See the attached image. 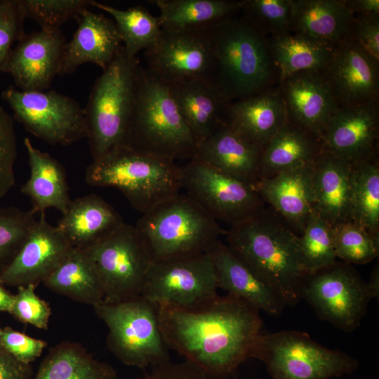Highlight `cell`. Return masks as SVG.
I'll return each instance as SVG.
<instances>
[{"instance_id":"1","label":"cell","mask_w":379,"mask_h":379,"mask_svg":"<svg viewBox=\"0 0 379 379\" xmlns=\"http://www.w3.org/2000/svg\"><path fill=\"white\" fill-rule=\"evenodd\" d=\"M168 349L212 379L233 373L247 359L261 333L259 310L230 294L188 307L157 306Z\"/></svg>"},{"instance_id":"2","label":"cell","mask_w":379,"mask_h":379,"mask_svg":"<svg viewBox=\"0 0 379 379\" xmlns=\"http://www.w3.org/2000/svg\"><path fill=\"white\" fill-rule=\"evenodd\" d=\"M288 225L262 208L230 226L226 244L284 306L291 307L301 298V287L308 274L299 235Z\"/></svg>"},{"instance_id":"3","label":"cell","mask_w":379,"mask_h":379,"mask_svg":"<svg viewBox=\"0 0 379 379\" xmlns=\"http://www.w3.org/2000/svg\"><path fill=\"white\" fill-rule=\"evenodd\" d=\"M212 83L228 102L262 93L278 77L268 38L242 16L210 27Z\"/></svg>"},{"instance_id":"4","label":"cell","mask_w":379,"mask_h":379,"mask_svg":"<svg viewBox=\"0 0 379 379\" xmlns=\"http://www.w3.org/2000/svg\"><path fill=\"white\" fill-rule=\"evenodd\" d=\"M124 145L174 161L190 160L197 152V141L170 86L141 65Z\"/></svg>"},{"instance_id":"5","label":"cell","mask_w":379,"mask_h":379,"mask_svg":"<svg viewBox=\"0 0 379 379\" xmlns=\"http://www.w3.org/2000/svg\"><path fill=\"white\" fill-rule=\"evenodd\" d=\"M85 177L91 186L117 188L142 214L181 190L175 161L125 145L93 159Z\"/></svg>"},{"instance_id":"6","label":"cell","mask_w":379,"mask_h":379,"mask_svg":"<svg viewBox=\"0 0 379 379\" xmlns=\"http://www.w3.org/2000/svg\"><path fill=\"white\" fill-rule=\"evenodd\" d=\"M135 226L153 261L208 253L222 233L215 218L180 193L143 213Z\"/></svg>"},{"instance_id":"7","label":"cell","mask_w":379,"mask_h":379,"mask_svg":"<svg viewBox=\"0 0 379 379\" xmlns=\"http://www.w3.org/2000/svg\"><path fill=\"white\" fill-rule=\"evenodd\" d=\"M140 61L121 45L95 80L84 108L93 159L124 145L135 92Z\"/></svg>"},{"instance_id":"8","label":"cell","mask_w":379,"mask_h":379,"mask_svg":"<svg viewBox=\"0 0 379 379\" xmlns=\"http://www.w3.org/2000/svg\"><path fill=\"white\" fill-rule=\"evenodd\" d=\"M93 307L108 328L109 350L122 364L145 368L170 361L155 304L140 295Z\"/></svg>"},{"instance_id":"9","label":"cell","mask_w":379,"mask_h":379,"mask_svg":"<svg viewBox=\"0 0 379 379\" xmlns=\"http://www.w3.org/2000/svg\"><path fill=\"white\" fill-rule=\"evenodd\" d=\"M250 358L263 362L272 379H331L350 375L359 366L348 354L297 331L261 333Z\"/></svg>"},{"instance_id":"10","label":"cell","mask_w":379,"mask_h":379,"mask_svg":"<svg viewBox=\"0 0 379 379\" xmlns=\"http://www.w3.org/2000/svg\"><path fill=\"white\" fill-rule=\"evenodd\" d=\"M85 250L101 281L103 301L117 302L142 295L153 260L135 226L125 222Z\"/></svg>"},{"instance_id":"11","label":"cell","mask_w":379,"mask_h":379,"mask_svg":"<svg viewBox=\"0 0 379 379\" xmlns=\"http://www.w3.org/2000/svg\"><path fill=\"white\" fill-rule=\"evenodd\" d=\"M1 96L14 119L50 145L66 146L88 137L84 108L69 96L53 90L22 91L12 86Z\"/></svg>"},{"instance_id":"12","label":"cell","mask_w":379,"mask_h":379,"mask_svg":"<svg viewBox=\"0 0 379 379\" xmlns=\"http://www.w3.org/2000/svg\"><path fill=\"white\" fill-rule=\"evenodd\" d=\"M300 295L321 319L347 332L360 326L371 300L366 282L344 262L307 275Z\"/></svg>"},{"instance_id":"13","label":"cell","mask_w":379,"mask_h":379,"mask_svg":"<svg viewBox=\"0 0 379 379\" xmlns=\"http://www.w3.org/2000/svg\"><path fill=\"white\" fill-rule=\"evenodd\" d=\"M180 168L181 189L217 221L232 226L264 208L253 186L196 158Z\"/></svg>"},{"instance_id":"14","label":"cell","mask_w":379,"mask_h":379,"mask_svg":"<svg viewBox=\"0 0 379 379\" xmlns=\"http://www.w3.org/2000/svg\"><path fill=\"white\" fill-rule=\"evenodd\" d=\"M215 270L208 253L152 262L142 296L157 306L188 307L218 293Z\"/></svg>"},{"instance_id":"15","label":"cell","mask_w":379,"mask_h":379,"mask_svg":"<svg viewBox=\"0 0 379 379\" xmlns=\"http://www.w3.org/2000/svg\"><path fill=\"white\" fill-rule=\"evenodd\" d=\"M147 69L168 85L191 79L212 81L213 55L210 27L166 29L145 51Z\"/></svg>"},{"instance_id":"16","label":"cell","mask_w":379,"mask_h":379,"mask_svg":"<svg viewBox=\"0 0 379 379\" xmlns=\"http://www.w3.org/2000/svg\"><path fill=\"white\" fill-rule=\"evenodd\" d=\"M320 73L338 107L378 101L379 62L348 36L334 45Z\"/></svg>"},{"instance_id":"17","label":"cell","mask_w":379,"mask_h":379,"mask_svg":"<svg viewBox=\"0 0 379 379\" xmlns=\"http://www.w3.org/2000/svg\"><path fill=\"white\" fill-rule=\"evenodd\" d=\"M73 248L58 228L39 213L24 244L13 259L0 270V282L19 287L38 286Z\"/></svg>"},{"instance_id":"18","label":"cell","mask_w":379,"mask_h":379,"mask_svg":"<svg viewBox=\"0 0 379 379\" xmlns=\"http://www.w3.org/2000/svg\"><path fill=\"white\" fill-rule=\"evenodd\" d=\"M378 101L338 107L321 136L323 152L350 164L376 157Z\"/></svg>"},{"instance_id":"19","label":"cell","mask_w":379,"mask_h":379,"mask_svg":"<svg viewBox=\"0 0 379 379\" xmlns=\"http://www.w3.org/2000/svg\"><path fill=\"white\" fill-rule=\"evenodd\" d=\"M60 29L25 34L11 50L1 72L11 74L22 91H44L58 74L65 45Z\"/></svg>"},{"instance_id":"20","label":"cell","mask_w":379,"mask_h":379,"mask_svg":"<svg viewBox=\"0 0 379 379\" xmlns=\"http://www.w3.org/2000/svg\"><path fill=\"white\" fill-rule=\"evenodd\" d=\"M279 91L289 122L321 138L338 109L319 72H302L279 81Z\"/></svg>"},{"instance_id":"21","label":"cell","mask_w":379,"mask_h":379,"mask_svg":"<svg viewBox=\"0 0 379 379\" xmlns=\"http://www.w3.org/2000/svg\"><path fill=\"white\" fill-rule=\"evenodd\" d=\"M313 163L260 178L253 185L263 202L300 234L315 211Z\"/></svg>"},{"instance_id":"22","label":"cell","mask_w":379,"mask_h":379,"mask_svg":"<svg viewBox=\"0 0 379 379\" xmlns=\"http://www.w3.org/2000/svg\"><path fill=\"white\" fill-rule=\"evenodd\" d=\"M77 20L78 27L63 48L59 75L72 74L86 62L93 63L103 70L121 45L120 34L112 19L88 8Z\"/></svg>"},{"instance_id":"23","label":"cell","mask_w":379,"mask_h":379,"mask_svg":"<svg viewBox=\"0 0 379 379\" xmlns=\"http://www.w3.org/2000/svg\"><path fill=\"white\" fill-rule=\"evenodd\" d=\"M262 150L223 123L197 145L194 158L253 186L260 178Z\"/></svg>"},{"instance_id":"24","label":"cell","mask_w":379,"mask_h":379,"mask_svg":"<svg viewBox=\"0 0 379 379\" xmlns=\"http://www.w3.org/2000/svg\"><path fill=\"white\" fill-rule=\"evenodd\" d=\"M286 121L278 87L229 103L223 123L263 149Z\"/></svg>"},{"instance_id":"25","label":"cell","mask_w":379,"mask_h":379,"mask_svg":"<svg viewBox=\"0 0 379 379\" xmlns=\"http://www.w3.org/2000/svg\"><path fill=\"white\" fill-rule=\"evenodd\" d=\"M57 227L74 248L86 249L125 222L101 197L90 194L71 200Z\"/></svg>"},{"instance_id":"26","label":"cell","mask_w":379,"mask_h":379,"mask_svg":"<svg viewBox=\"0 0 379 379\" xmlns=\"http://www.w3.org/2000/svg\"><path fill=\"white\" fill-rule=\"evenodd\" d=\"M208 253L215 270L218 288L246 300L269 315L281 313L285 306L280 299L235 256L226 244L219 240Z\"/></svg>"},{"instance_id":"27","label":"cell","mask_w":379,"mask_h":379,"mask_svg":"<svg viewBox=\"0 0 379 379\" xmlns=\"http://www.w3.org/2000/svg\"><path fill=\"white\" fill-rule=\"evenodd\" d=\"M169 86L197 145L223 124L229 103L212 81L191 79Z\"/></svg>"},{"instance_id":"28","label":"cell","mask_w":379,"mask_h":379,"mask_svg":"<svg viewBox=\"0 0 379 379\" xmlns=\"http://www.w3.org/2000/svg\"><path fill=\"white\" fill-rule=\"evenodd\" d=\"M351 164L321 152L313 163L315 211L333 227L351 220Z\"/></svg>"},{"instance_id":"29","label":"cell","mask_w":379,"mask_h":379,"mask_svg":"<svg viewBox=\"0 0 379 379\" xmlns=\"http://www.w3.org/2000/svg\"><path fill=\"white\" fill-rule=\"evenodd\" d=\"M24 145L30 175L21 192L30 199L35 213H44L50 208L62 213L71 201L64 168L49 154L36 148L28 138L24 139Z\"/></svg>"},{"instance_id":"30","label":"cell","mask_w":379,"mask_h":379,"mask_svg":"<svg viewBox=\"0 0 379 379\" xmlns=\"http://www.w3.org/2000/svg\"><path fill=\"white\" fill-rule=\"evenodd\" d=\"M353 17L344 1L292 0L289 30L334 46L349 34Z\"/></svg>"},{"instance_id":"31","label":"cell","mask_w":379,"mask_h":379,"mask_svg":"<svg viewBox=\"0 0 379 379\" xmlns=\"http://www.w3.org/2000/svg\"><path fill=\"white\" fill-rule=\"evenodd\" d=\"M321 152L319 138L287 119L263 148L260 178L312 164Z\"/></svg>"},{"instance_id":"32","label":"cell","mask_w":379,"mask_h":379,"mask_svg":"<svg viewBox=\"0 0 379 379\" xmlns=\"http://www.w3.org/2000/svg\"><path fill=\"white\" fill-rule=\"evenodd\" d=\"M51 291L92 307L104 300V290L85 249L74 248L43 281Z\"/></svg>"},{"instance_id":"33","label":"cell","mask_w":379,"mask_h":379,"mask_svg":"<svg viewBox=\"0 0 379 379\" xmlns=\"http://www.w3.org/2000/svg\"><path fill=\"white\" fill-rule=\"evenodd\" d=\"M268 42L279 81L298 72H321L334 46L291 31L272 34Z\"/></svg>"},{"instance_id":"34","label":"cell","mask_w":379,"mask_h":379,"mask_svg":"<svg viewBox=\"0 0 379 379\" xmlns=\"http://www.w3.org/2000/svg\"><path fill=\"white\" fill-rule=\"evenodd\" d=\"M32 379H119L117 371L81 345L65 341L51 347Z\"/></svg>"},{"instance_id":"35","label":"cell","mask_w":379,"mask_h":379,"mask_svg":"<svg viewBox=\"0 0 379 379\" xmlns=\"http://www.w3.org/2000/svg\"><path fill=\"white\" fill-rule=\"evenodd\" d=\"M161 28L204 29L240 12L241 1L153 0Z\"/></svg>"},{"instance_id":"36","label":"cell","mask_w":379,"mask_h":379,"mask_svg":"<svg viewBox=\"0 0 379 379\" xmlns=\"http://www.w3.org/2000/svg\"><path fill=\"white\" fill-rule=\"evenodd\" d=\"M350 218L379 239V164L376 157L351 164Z\"/></svg>"},{"instance_id":"37","label":"cell","mask_w":379,"mask_h":379,"mask_svg":"<svg viewBox=\"0 0 379 379\" xmlns=\"http://www.w3.org/2000/svg\"><path fill=\"white\" fill-rule=\"evenodd\" d=\"M91 6L112 17L125 51L131 57H136L139 51L152 47L161 32L158 16L153 15L141 6L122 10L91 0Z\"/></svg>"},{"instance_id":"38","label":"cell","mask_w":379,"mask_h":379,"mask_svg":"<svg viewBox=\"0 0 379 379\" xmlns=\"http://www.w3.org/2000/svg\"><path fill=\"white\" fill-rule=\"evenodd\" d=\"M333 232V226L314 211L299 234L302 263L308 275L337 262Z\"/></svg>"},{"instance_id":"39","label":"cell","mask_w":379,"mask_h":379,"mask_svg":"<svg viewBox=\"0 0 379 379\" xmlns=\"http://www.w3.org/2000/svg\"><path fill=\"white\" fill-rule=\"evenodd\" d=\"M333 227V244L337 258L348 264L363 265L378 255L379 239L372 237L352 220Z\"/></svg>"},{"instance_id":"40","label":"cell","mask_w":379,"mask_h":379,"mask_svg":"<svg viewBox=\"0 0 379 379\" xmlns=\"http://www.w3.org/2000/svg\"><path fill=\"white\" fill-rule=\"evenodd\" d=\"M31 209L0 207V270L15 256L36 219Z\"/></svg>"},{"instance_id":"41","label":"cell","mask_w":379,"mask_h":379,"mask_svg":"<svg viewBox=\"0 0 379 379\" xmlns=\"http://www.w3.org/2000/svg\"><path fill=\"white\" fill-rule=\"evenodd\" d=\"M292 0H244L241 16L262 33L290 31Z\"/></svg>"},{"instance_id":"42","label":"cell","mask_w":379,"mask_h":379,"mask_svg":"<svg viewBox=\"0 0 379 379\" xmlns=\"http://www.w3.org/2000/svg\"><path fill=\"white\" fill-rule=\"evenodd\" d=\"M26 18L37 22L41 29H60L70 18L77 19L91 6V0H20Z\"/></svg>"},{"instance_id":"43","label":"cell","mask_w":379,"mask_h":379,"mask_svg":"<svg viewBox=\"0 0 379 379\" xmlns=\"http://www.w3.org/2000/svg\"><path fill=\"white\" fill-rule=\"evenodd\" d=\"M36 287L32 284L18 287L9 314L20 322L46 330L51 308L36 293Z\"/></svg>"},{"instance_id":"44","label":"cell","mask_w":379,"mask_h":379,"mask_svg":"<svg viewBox=\"0 0 379 379\" xmlns=\"http://www.w3.org/2000/svg\"><path fill=\"white\" fill-rule=\"evenodd\" d=\"M17 141L13 118L0 105V199L15 185Z\"/></svg>"},{"instance_id":"45","label":"cell","mask_w":379,"mask_h":379,"mask_svg":"<svg viewBox=\"0 0 379 379\" xmlns=\"http://www.w3.org/2000/svg\"><path fill=\"white\" fill-rule=\"evenodd\" d=\"M25 15L20 0H0V72L14 42L25 35Z\"/></svg>"},{"instance_id":"46","label":"cell","mask_w":379,"mask_h":379,"mask_svg":"<svg viewBox=\"0 0 379 379\" xmlns=\"http://www.w3.org/2000/svg\"><path fill=\"white\" fill-rule=\"evenodd\" d=\"M0 345L18 361L31 364L41 355L47 342L9 326H0Z\"/></svg>"},{"instance_id":"47","label":"cell","mask_w":379,"mask_h":379,"mask_svg":"<svg viewBox=\"0 0 379 379\" xmlns=\"http://www.w3.org/2000/svg\"><path fill=\"white\" fill-rule=\"evenodd\" d=\"M347 36L379 62V14H354Z\"/></svg>"},{"instance_id":"48","label":"cell","mask_w":379,"mask_h":379,"mask_svg":"<svg viewBox=\"0 0 379 379\" xmlns=\"http://www.w3.org/2000/svg\"><path fill=\"white\" fill-rule=\"evenodd\" d=\"M140 379H212L201 370L185 361H170L153 366L152 371Z\"/></svg>"},{"instance_id":"49","label":"cell","mask_w":379,"mask_h":379,"mask_svg":"<svg viewBox=\"0 0 379 379\" xmlns=\"http://www.w3.org/2000/svg\"><path fill=\"white\" fill-rule=\"evenodd\" d=\"M33 375L31 364L18 361L0 345V379H32Z\"/></svg>"},{"instance_id":"50","label":"cell","mask_w":379,"mask_h":379,"mask_svg":"<svg viewBox=\"0 0 379 379\" xmlns=\"http://www.w3.org/2000/svg\"><path fill=\"white\" fill-rule=\"evenodd\" d=\"M344 2L354 15L379 14L378 0H350Z\"/></svg>"},{"instance_id":"51","label":"cell","mask_w":379,"mask_h":379,"mask_svg":"<svg viewBox=\"0 0 379 379\" xmlns=\"http://www.w3.org/2000/svg\"><path fill=\"white\" fill-rule=\"evenodd\" d=\"M14 294L11 293L6 286L0 282V312H8L11 308Z\"/></svg>"},{"instance_id":"52","label":"cell","mask_w":379,"mask_h":379,"mask_svg":"<svg viewBox=\"0 0 379 379\" xmlns=\"http://www.w3.org/2000/svg\"><path fill=\"white\" fill-rule=\"evenodd\" d=\"M366 287L370 298H378L379 295V269L378 265L373 269Z\"/></svg>"}]
</instances>
